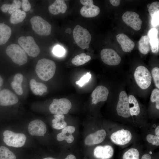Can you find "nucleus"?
I'll return each instance as SVG.
<instances>
[{"label":"nucleus","instance_id":"bb28decb","mask_svg":"<svg viewBox=\"0 0 159 159\" xmlns=\"http://www.w3.org/2000/svg\"><path fill=\"white\" fill-rule=\"evenodd\" d=\"M138 43V49L140 52L144 54H147L150 49L149 39L148 36H142L140 39Z\"/></svg>","mask_w":159,"mask_h":159},{"label":"nucleus","instance_id":"423d86ee","mask_svg":"<svg viewBox=\"0 0 159 159\" xmlns=\"http://www.w3.org/2000/svg\"><path fill=\"white\" fill-rule=\"evenodd\" d=\"M30 21L33 29L37 34L41 36H48L51 34V25L40 16H33L31 18Z\"/></svg>","mask_w":159,"mask_h":159},{"label":"nucleus","instance_id":"f8f14e48","mask_svg":"<svg viewBox=\"0 0 159 159\" xmlns=\"http://www.w3.org/2000/svg\"><path fill=\"white\" fill-rule=\"evenodd\" d=\"M123 21L133 29L138 31L141 27L142 21L139 18V15L133 11H127L122 16Z\"/></svg>","mask_w":159,"mask_h":159},{"label":"nucleus","instance_id":"f03ea898","mask_svg":"<svg viewBox=\"0 0 159 159\" xmlns=\"http://www.w3.org/2000/svg\"><path fill=\"white\" fill-rule=\"evenodd\" d=\"M134 77L136 84L142 90L148 89L151 85L152 78L151 73L144 66H139L136 68Z\"/></svg>","mask_w":159,"mask_h":159},{"label":"nucleus","instance_id":"1a4fd4ad","mask_svg":"<svg viewBox=\"0 0 159 159\" xmlns=\"http://www.w3.org/2000/svg\"><path fill=\"white\" fill-rule=\"evenodd\" d=\"M116 110L117 114L121 117L128 118L131 116L128 96L124 90L119 93Z\"/></svg>","mask_w":159,"mask_h":159},{"label":"nucleus","instance_id":"c9c22d12","mask_svg":"<svg viewBox=\"0 0 159 159\" xmlns=\"http://www.w3.org/2000/svg\"><path fill=\"white\" fill-rule=\"evenodd\" d=\"M91 77V74L90 72H87L79 80L76 81V84L82 87L89 81Z\"/></svg>","mask_w":159,"mask_h":159},{"label":"nucleus","instance_id":"dca6fc26","mask_svg":"<svg viewBox=\"0 0 159 159\" xmlns=\"http://www.w3.org/2000/svg\"><path fill=\"white\" fill-rule=\"evenodd\" d=\"M17 96L8 89L0 91V105L8 106L16 104L18 102Z\"/></svg>","mask_w":159,"mask_h":159},{"label":"nucleus","instance_id":"393cba45","mask_svg":"<svg viewBox=\"0 0 159 159\" xmlns=\"http://www.w3.org/2000/svg\"><path fill=\"white\" fill-rule=\"evenodd\" d=\"M11 33V28L4 23H0V45L6 43L10 38Z\"/></svg>","mask_w":159,"mask_h":159},{"label":"nucleus","instance_id":"4468645a","mask_svg":"<svg viewBox=\"0 0 159 159\" xmlns=\"http://www.w3.org/2000/svg\"><path fill=\"white\" fill-rule=\"evenodd\" d=\"M28 129L29 134L32 136H44L47 131L46 124L42 121L39 119L30 122Z\"/></svg>","mask_w":159,"mask_h":159},{"label":"nucleus","instance_id":"37998d69","mask_svg":"<svg viewBox=\"0 0 159 159\" xmlns=\"http://www.w3.org/2000/svg\"><path fill=\"white\" fill-rule=\"evenodd\" d=\"M141 159H151V157L149 154L145 153L142 156Z\"/></svg>","mask_w":159,"mask_h":159},{"label":"nucleus","instance_id":"4be33fe9","mask_svg":"<svg viewBox=\"0 0 159 159\" xmlns=\"http://www.w3.org/2000/svg\"><path fill=\"white\" fill-rule=\"evenodd\" d=\"M67 8L66 4L64 0H56L48 7L49 12L54 15H57L62 13H65Z\"/></svg>","mask_w":159,"mask_h":159},{"label":"nucleus","instance_id":"a211bd4d","mask_svg":"<svg viewBox=\"0 0 159 159\" xmlns=\"http://www.w3.org/2000/svg\"><path fill=\"white\" fill-rule=\"evenodd\" d=\"M114 150L110 145L97 146L94 150V155L97 158L100 159H109L113 155Z\"/></svg>","mask_w":159,"mask_h":159},{"label":"nucleus","instance_id":"b1692460","mask_svg":"<svg viewBox=\"0 0 159 159\" xmlns=\"http://www.w3.org/2000/svg\"><path fill=\"white\" fill-rule=\"evenodd\" d=\"M23 79V75L20 73L15 74L13 77V81L11 83L12 89L16 93L19 95H21L23 93V90L21 86V84Z\"/></svg>","mask_w":159,"mask_h":159},{"label":"nucleus","instance_id":"9b49d317","mask_svg":"<svg viewBox=\"0 0 159 159\" xmlns=\"http://www.w3.org/2000/svg\"><path fill=\"white\" fill-rule=\"evenodd\" d=\"M80 3L84 6L80 10V13L83 17L87 18L95 17L100 13V9L94 4L92 0H80Z\"/></svg>","mask_w":159,"mask_h":159},{"label":"nucleus","instance_id":"c756f323","mask_svg":"<svg viewBox=\"0 0 159 159\" xmlns=\"http://www.w3.org/2000/svg\"><path fill=\"white\" fill-rule=\"evenodd\" d=\"M26 13L19 9L13 13L10 17V21L12 24H16L22 22L26 16Z\"/></svg>","mask_w":159,"mask_h":159},{"label":"nucleus","instance_id":"aec40b11","mask_svg":"<svg viewBox=\"0 0 159 159\" xmlns=\"http://www.w3.org/2000/svg\"><path fill=\"white\" fill-rule=\"evenodd\" d=\"M75 127L73 126H66L62 129L61 132L57 135V140L59 141L65 140L69 143H72L74 138L72 134L75 132Z\"/></svg>","mask_w":159,"mask_h":159},{"label":"nucleus","instance_id":"cd10ccee","mask_svg":"<svg viewBox=\"0 0 159 159\" xmlns=\"http://www.w3.org/2000/svg\"><path fill=\"white\" fill-rule=\"evenodd\" d=\"M21 2L19 0H14L12 4H5L2 5L0 9L2 11L6 13L8 11L9 14H12L16 10L19 9L21 6Z\"/></svg>","mask_w":159,"mask_h":159},{"label":"nucleus","instance_id":"09e8293b","mask_svg":"<svg viewBox=\"0 0 159 159\" xmlns=\"http://www.w3.org/2000/svg\"><path fill=\"white\" fill-rule=\"evenodd\" d=\"M151 4H148V5H147V7L148 8H149V7H150V5Z\"/></svg>","mask_w":159,"mask_h":159},{"label":"nucleus","instance_id":"473e14b6","mask_svg":"<svg viewBox=\"0 0 159 159\" xmlns=\"http://www.w3.org/2000/svg\"><path fill=\"white\" fill-rule=\"evenodd\" d=\"M122 159H140L139 151L136 148H130L124 153Z\"/></svg>","mask_w":159,"mask_h":159},{"label":"nucleus","instance_id":"49530a36","mask_svg":"<svg viewBox=\"0 0 159 159\" xmlns=\"http://www.w3.org/2000/svg\"><path fill=\"white\" fill-rule=\"evenodd\" d=\"M3 83V80L2 78L0 76V91L1 90V87Z\"/></svg>","mask_w":159,"mask_h":159},{"label":"nucleus","instance_id":"6e6552de","mask_svg":"<svg viewBox=\"0 0 159 159\" xmlns=\"http://www.w3.org/2000/svg\"><path fill=\"white\" fill-rule=\"evenodd\" d=\"M71 107V103L68 99H54L49 106V110L53 114L64 115L67 114Z\"/></svg>","mask_w":159,"mask_h":159},{"label":"nucleus","instance_id":"de8ad7c7","mask_svg":"<svg viewBox=\"0 0 159 159\" xmlns=\"http://www.w3.org/2000/svg\"><path fill=\"white\" fill-rule=\"evenodd\" d=\"M43 159H55L54 158H51V157H48V158H45Z\"/></svg>","mask_w":159,"mask_h":159},{"label":"nucleus","instance_id":"79ce46f5","mask_svg":"<svg viewBox=\"0 0 159 159\" xmlns=\"http://www.w3.org/2000/svg\"><path fill=\"white\" fill-rule=\"evenodd\" d=\"M111 4L114 6H117L120 4V1L119 0H110Z\"/></svg>","mask_w":159,"mask_h":159},{"label":"nucleus","instance_id":"e433bc0d","mask_svg":"<svg viewBox=\"0 0 159 159\" xmlns=\"http://www.w3.org/2000/svg\"><path fill=\"white\" fill-rule=\"evenodd\" d=\"M148 11L151 17L154 14L159 12V2L154 1L150 4Z\"/></svg>","mask_w":159,"mask_h":159},{"label":"nucleus","instance_id":"0eeeda50","mask_svg":"<svg viewBox=\"0 0 159 159\" xmlns=\"http://www.w3.org/2000/svg\"><path fill=\"white\" fill-rule=\"evenodd\" d=\"M3 141L8 146L20 148L24 145L26 137L22 133H16L7 130L3 133Z\"/></svg>","mask_w":159,"mask_h":159},{"label":"nucleus","instance_id":"7c9ffc66","mask_svg":"<svg viewBox=\"0 0 159 159\" xmlns=\"http://www.w3.org/2000/svg\"><path fill=\"white\" fill-rule=\"evenodd\" d=\"M91 59V57L85 53H82L76 56L72 60V64L76 66L83 65L89 61Z\"/></svg>","mask_w":159,"mask_h":159},{"label":"nucleus","instance_id":"72a5a7b5","mask_svg":"<svg viewBox=\"0 0 159 159\" xmlns=\"http://www.w3.org/2000/svg\"><path fill=\"white\" fill-rule=\"evenodd\" d=\"M150 100L152 102H155L156 108L159 110V90L157 88L154 89L152 92Z\"/></svg>","mask_w":159,"mask_h":159},{"label":"nucleus","instance_id":"f704fd0d","mask_svg":"<svg viewBox=\"0 0 159 159\" xmlns=\"http://www.w3.org/2000/svg\"><path fill=\"white\" fill-rule=\"evenodd\" d=\"M151 74L155 86L157 88L159 89V68L158 67L153 68Z\"/></svg>","mask_w":159,"mask_h":159},{"label":"nucleus","instance_id":"58836bf2","mask_svg":"<svg viewBox=\"0 0 159 159\" xmlns=\"http://www.w3.org/2000/svg\"><path fill=\"white\" fill-rule=\"evenodd\" d=\"M53 52L55 55L61 57L65 54V51L63 47L58 45L54 47L53 50Z\"/></svg>","mask_w":159,"mask_h":159},{"label":"nucleus","instance_id":"a19ab883","mask_svg":"<svg viewBox=\"0 0 159 159\" xmlns=\"http://www.w3.org/2000/svg\"><path fill=\"white\" fill-rule=\"evenodd\" d=\"M22 7L24 11H28L31 9V6L28 0H22L21 3Z\"/></svg>","mask_w":159,"mask_h":159},{"label":"nucleus","instance_id":"ea45409f","mask_svg":"<svg viewBox=\"0 0 159 159\" xmlns=\"http://www.w3.org/2000/svg\"><path fill=\"white\" fill-rule=\"evenodd\" d=\"M151 24L154 27L159 25V12L154 14L151 17Z\"/></svg>","mask_w":159,"mask_h":159},{"label":"nucleus","instance_id":"c03bdc74","mask_svg":"<svg viewBox=\"0 0 159 159\" xmlns=\"http://www.w3.org/2000/svg\"><path fill=\"white\" fill-rule=\"evenodd\" d=\"M64 159H77L76 157L73 155H69L67 156V157Z\"/></svg>","mask_w":159,"mask_h":159},{"label":"nucleus","instance_id":"c85d7f7f","mask_svg":"<svg viewBox=\"0 0 159 159\" xmlns=\"http://www.w3.org/2000/svg\"><path fill=\"white\" fill-rule=\"evenodd\" d=\"M54 118L52 121V127L56 130L62 129L67 126L64 115H54Z\"/></svg>","mask_w":159,"mask_h":159},{"label":"nucleus","instance_id":"9d476101","mask_svg":"<svg viewBox=\"0 0 159 159\" xmlns=\"http://www.w3.org/2000/svg\"><path fill=\"white\" fill-rule=\"evenodd\" d=\"M100 56L103 62L109 65H117L121 61V58L119 55L115 51L111 49H102L100 52Z\"/></svg>","mask_w":159,"mask_h":159},{"label":"nucleus","instance_id":"7ed1b4c3","mask_svg":"<svg viewBox=\"0 0 159 159\" xmlns=\"http://www.w3.org/2000/svg\"><path fill=\"white\" fill-rule=\"evenodd\" d=\"M73 36L76 44L83 49H87L91 40V36L86 29L77 25L73 31Z\"/></svg>","mask_w":159,"mask_h":159},{"label":"nucleus","instance_id":"2f4dec72","mask_svg":"<svg viewBox=\"0 0 159 159\" xmlns=\"http://www.w3.org/2000/svg\"><path fill=\"white\" fill-rule=\"evenodd\" d=\"M15 154L7 148L0 146V159H16Z\"/></svg>","mask_w":159,"mask_h":159},{"label":"nucleus","instance_id":"ddd939ff","mask_svg":"<svg viewBox=\"0 0 159 159\" xmlns=\"http://www.w3.org/2000/svg\"><path fill=\"white\" fill-rule=\"evenodd\" d=\"M132 138V135L130 131L123 129L113 133L110 136V139L113 143L120 145L128 143Z\"/></svg>","mask_w":159,"mask_h":159},{"label":"nucleus","instance_id":"6ab92c4d","mask_svg":"<svg viewBox=\"0 0 159 159\" xmlns=\"http://www.w3.org/2000/svg\"><path fill=\"white\" fill-rule=\"evenodd\" d=\"M116 38L124 52H130L134 48L135 45L134 42L125 34H119L116 36Z\"/></svg>","mask_w":159,"mask_h":159},{"label":"nucleus","instance_id":"f3484780","mask_svg":"<svg viewBox=\"0 0 159 159\" xmlns=\"http://www.w3.org/2000/svg\"><path fill=\"white\" fill-rule=\"evenodd\" d=\"M106 135V132L104 130H98L86 136L85 140V144L88 145L100 144L105 140Z\"/></svg>","mask_w":159,"mask_h":159},{"label":"nucleus","instance_id":"2eb2a0df","mask_svg":"<svg viewBox=\"0 0 159 159\" xmlns=\"http://www.w3.org/2000/svg\"><path fill=\"white\" fill-rule=\"evenodd\" d=\"M109 94V90L106 87L102 85L97 86L91 94L92 103L96 105L100 102L106 101Z\"/></svg>","mask_w":159,"mask_h":159},{"label":"nucleus","instance_id":"a878e982","mask_svg":"<svg viewBox=\"0 0 159 159\" xmlns=\"http://www.w3.org/2000/svg\"><path fill=\"white\" fill-rule=\"evenodd\" d=\"M128 98L131 116L138 115L140 112V108L137 99L132 95H129Z\"/></svg>","mask_w":159,"mask_h":159},{"label":"nucleus","instance_id":"39448f33","mask_svg":"<svg viewBox=\"0 0 159 159\" xmlns=\"http://www.w3.org/2000/svg\"><path fill=\"white\" fill-rule=\"evenodd\" d=\"M18 42L29 56L34 57L39 54L40 49L32 37L21 36L19 38Z\"/></svg>","mask_w":159,"mask_h":159},{"label":"nucleus","instance_id":"412c9836","mask_svg":"<svg viewBox=\"0 0 159 159\" xmlns=\"http://www.w3.org/2000/svg\"><path fill=\"white\" fill-rule=\"evenodd\" d=\"M158 32L155 28L150 29L148 32V36L149 39L150 47L154 53H158L159 50V39L158 37Z\"/></svg>","mask_w":159,"mask_h":159},{"label":"nucleus","instance_id":"5701e85b","mask_svg":"<svg viewBox=\"0 0 159 159\" xmlns=\"http://www.w3.org/2000/svg\"><path fill=\"white\" fill-rule=\"evenodd\" d=\"M29 84L31 90L35 95L41 96L47 91V87L44 84L37 82L34 79L30 80Z\"/></svg>","mask_w":159,"mask_h":159},{"label":"nucleus","instance_id":"f257e3e1","mask_svg":"<svg viewBox=\"0 0 159 159\" xmlns=\"http://www.w3.org/2000/svg\"><path fill=\"white\" fill-rule=\"evenodd\" d=\"M56 69L55 62L46 58L39 60L35 67V71L38 77L45 81L49 80L53 77Z\"/></svg>","mask_w":159,"mask_h":159},{"label":"nucleus","instance_id":"4c0bfd02","mask_svg":"<svg viewBox=\"0 0 159 159\" xmlns=\"http://www.w3.org/2000/svg\"><path fill=\"white\" fill-rule=\"evenodd\" d=\"M146 139L148 142L153 145H159V136L149 134L146 136Z\"/></svg>","mask_w":159,"mask_h":159},{"label":"nucleus","instance_id":"a18cd8bd","mask_svg":"<svg viewBox=\"0 0 159 159\" xmlns=\"http://www.w3.org/2000/svg\"><path fill=\"white\" fill-rule=\"evenodd\" d=\"M155 132L156 135L159 136V126L156 127L155 130Z\"/></svg>","mask_w":159,"mask_h":159},{"label":"nucleus","instance_id":"20e7f679","mask_svg":"<svg viewBox=\"0 0 159 159\" xmlns=\"http://www.w3.org/2000/svg\"><path fill=\"white\" fill-rule=\"evenodd\" d=\"M6 51L12 61L17 64L22 65L27 62V57L25 52L17 44H13L8 46Z\"/></svg>","mask_w":159,"mask_h":159}]
</instances>
